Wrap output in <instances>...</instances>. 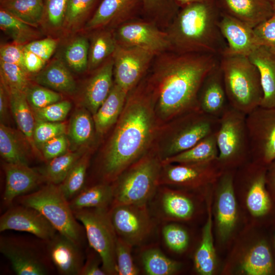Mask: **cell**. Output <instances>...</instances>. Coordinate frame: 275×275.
Segmentation results:
<instances>
[{
	"mask_svg": "<svg viewBox=\"0 0 275 275\" xmlns=\"http://www.w3.org/2000/svg\"><path fill=\"white\" fill-rule=\"evenodd\" d=\"M154 55L149 50L118 43L113 54L115 84L128 93L145 73Z\"/></svg>",
	"mask_w": 275,
	"mask_h": 275,
	"instance_id": "4fadbf2b",
	"label": "cell"
},
{
	"mask_svg": "<svg viewBox=\"0 0 275 275\" xmlns=\"http://www.w3.org/2000/svg\"><path fill=\"white\" fill-rule=\"evenodd\" d=\"M235 171H224L215 181L217 198L216 218L220 238L225 240L230 235L237 220V204L234 193Z\"/></svg>",
	"mask_w": 275,
	"mask_h": 275,
	"instance_id": "e0dca14e",
	"label": "cell"
},
{
	"mask_svg": "<svg viewBox=\"0 0 275 275\" xmlns=\"http://www.w3.org/2000/svg\"><path fill=\"white\" fill-rule=\"evenodd\" d=\"M118 44L115 37L108 31L95 35L89 47L88 68L97 67L110 56L113 55Z\"/></svg>",
	"mask_w": 275,
	"mask_h": 275,
	"instance_id": "60d3db41",
	"label": "cell"
},
{
	"mask_svg": "<svg viewBox=\"0 0 275 275\" xmlns=\"http://www.w3.org/2000/svg\"><path fill=\"white\" fill-rule=\"evenodd\" d=\"M24 49V45L15 42L12 44H3L0 47V61L16 64L24 69L23 65Z\"/></svg>",
	"mask_w": 275,
	"mask_h": 275,
	"instance_id": "11a10c76",
	"label": "cell"
},
{
	"mask_svg": "<svg viewBox=\"0 0 275 275\" xmlns=\"http://www.w3.org/2000/svg\"><path fill=\"white\" fill-rule=\"evenodd\" d=\"M242 269L249 275H269L274 272L272 256L266 242H259L250 250L242 263Z\"/></svg>",
	"mask_w": 275,
	"mask_h": 275,
	"instance_id": "e575fe53",
	"label": "cell"
},
{
	"mask_svg": "<svg viewBox=\"0 0 275 275\" xmlns=\"http://www.w3.org/2000/svg\"><path fill=\"white\" fill-rule=\"evenodd\" d=\"M14 230L31 233L46 241L58 232L36 209L24 205L13 207L0 218V231Z\"/></svg>",
	"mask_w": 275,
	"mask_h": 275,
	"instance_id": "9a60e30c",
	"label": "cell"
},
{
	"mask_svg": "<svg viewBox=\"0 0 275 275\" xmlns=\"http://www.w3.org/2000/svg\"><path fill=\"white\" fill-rule=\"evenodd\" d=\"M132 246L117 236L115 257L118 275H138L140 270L131 255Z\"/></svg>",
	"mask_w": 275,
	"mask_h": 275,
	"instance_id": "bcb514c9",
	"label": "cell"
},
{
	"mask_svg": "<svg viewBox=\"0 0 275 275\" xmlns=\"http://www.w3.org/2000/svg\"><path fill=\"white\" fill-rule=\"evenodd\" d=\"M82 153L80 151H68L48 161L40 173L48 183L60 185Z\"/></svg>",
	"mask_w": 275,
	"mask_h": 275,
	"instance_id": "74e56055",
	"label": "cell"
},
{
	"mask_svg": "<svg viewBox=\"0 0 275 275\" xmlns=\"http://www.w3.org/2000/svg\"><path fill=\"white\" fill-rule=\"evenodd\" d=\"M39 85L58 92L72 94L76 85L67 66L60 60H54L39 71L35 77Z\"/></svg>",
	"mask_w": 275,
	"mask_h": 275,
	"instance_id": "f1b7e54d",
	"label": "cell"
},
{
	"mask_svg": "<svg viewBox=\"0 0 275 275\" xmlns=\"http://www.w3.org/2000/svg\"><path fill=\"white\" fill-rule=\"evenodd\" d=\"M161 166L159 155L148 154L129 167L114 181L112 205L148 204L159 186Z\"/></svg>",
	"mask_w": 275,
	"mask_h": 275,
	"instance_id": "5b68a950",
	"label": "cell"
},
{
	"mask_svg": "<svg viewBox=\"0 0 275 275\" xmlns=\"http://www.w3.org/2000/svg\"><path fill=\"white\" fill-rule=\"evenodd\" d=\"M207 0H175L176 2L178 5L182 7L194 3L203 2Z\"/></svg>",
	"mask_w": 275,
	"mask_h": 275,
	"instance_id": "be15d7a7",
	"label": "cell"
},
{
	"mask_svg": "<svg viewBox=\"0 0 275 275\" xmlns=\"http://www.w3.org/2000/svg\"><path fill=\"white\" fill-rule=\"evenodd\" d=\"M4 167L6 183L3 201L7 205L16 198L34 190L44 180L40 173L28 164L6 162Z\"/></svg>",
	"mask_w": 275,
	"mask_h": 275,
	"instance_id": "603a6c76",
	"label": "cell"
},
{
	"mask_svg": "<svg viewBox=\"0 0 275 275\" xmlns=\"http://www.w3.org/2000/svg\"><path fill=\"white\" fill-rule=\"evenodd\" d=\"M0 153L7 163L28 165L25 153L17 135L3 123L0 124Z\"/></svg>",
	"mask_w": 275,
	"mask_h": 275,
	"instance_id": "ab89813d",
	"label": "cell"
},
{
	"mask_svg": "<svg viewBox=\"0 0 275 275\" xmlns=\"http://www.w3.org/2000/svg\"><path fill=\"white\" fill-rule=\"evenodd\" d=\"M221 11L214 0L183 7L167 33L176 53H203L221 56L227 48L218 22Z\"/></svg>",
	"mask_w": 275,
	"mask_h": 275,
	"instance_id": "3957f363",
	"label": "cell"
},
{
	"mask_svg": "<svg viewBox=\"0 0 275 275\" xmlns=\"http://www.w3.org/2000/svg\"><path fill=\"white\" fill-rule=\"evenodd\" d=\"M250 160L267 166L275 159V107L261 106L246 116Z\"/></svg>",
	"mask_w": 275,
	"mask_h": 275,
	"instance_id": "8fae6325",
	"label": "cell"
},
{
	"mask_svg": "<svg viewBox=\"0 0 275 275\" xmlns=\"http://www.w3.org/2000/svg\"><path fill=\"white\" fill-rule=\"evenodd\" d=\"M89 159L88 153L83 154L73 166L63 182L59 185L62 193L69 201L82 189Z\"/></svg>",
	"mask_w": 275,
	"mask_h": 275,
	"instance_id": "b9f144b4",
	"label": "cell"
},
{
	"mask_svg": "<svg viewBox=\"0 0 275 275\" xmlns=\"http://www.w3.org/2000/svg\"><path fill=\"white\" fill-rule=\"evenodd\" d=\"M274 247H275V235H274Z\"/></svg>",
	"mask_w": 275,
	"mask_h": 275,
	"instance_id": "03108f58",
	"label": "cell"
},
{
	"mask_svg": "<svg viewBox=\"0 0 275 275\" xmlns=\"http://www.w3.org/2000/svg\"><path fill=\"white\" fill-rule=\"evenodd\" d=\"M102 267V261L99 256H90L83 264L79 275H106Z\"/></svg>",
	"mask_w": 275,
	"mask_h": 275,
	"instance_id": "680465c9",
	"label": "cell"
},
{
	"mask_svg": "<svg viewBox=\"0 0 275 275\" xmlns=\"http://www.w3.org/2000/svg\"><path fill=\"white\" fill-rule=\"evenodd\" d=\"M3 1H5V0H1V2Z\"/></svg>",
	"mask_w": 275,
	"mask_h": 275,
	"instance_id": "003e7915",
	"label": "cell"
},
{
	"mask_svg": "<svg viewBox=\"0 0 275 275\" xmlns=\"http://www.w3.org/2000/svg\"><path fill=\"white\" fill-rule=\"evenodd\" d=\"M158 188L154 196L157 216L164 222L186 221L195 212L193 199L186 193L168 188Z\"/></svg>",
	"mask_w": 275,
	"mask_h": 275,
	"instance_id": "ffe728a7",
	"label": "cell"
},
{
	"mask_svg": "<svg viewBox=\"0 0 275 275\" xmlns=\"http://www.w3.org/2000/svg\"><path fill=\"white\" fill-rule=\"evenodd\" d=\"M218 25L227 46L222 55L249 57L259 46L254 28L244 22L221 12Z\"/></svg>",
	"mask_w": 275,
	"mask_h": 275,
	"instance_id": "ac0fdd59",
	"label": "cell"
},
{
	"mask_svg": "<svg viewBox=\"0 0 275 275\" xmlns=\"http://www.w3.org/2000/svg\"><path fill=\"white\" fill-rule=\"evenodd\" d=\"M200 110L219 118L230 106L219 63L206 76L197 97Z\"/></svg>",
	"mask_w": 275,
	"mask_h": 275,
	"instance_id": "d6986e66",
	"label": "cell"
},
{
	"mask_svg": "<svg viewBox=\"0 0 275 275\" xmlns=\"http://www.w3.org/2000/svg\"><path fill=\"white\" fill-rule=\"evenodd\" d=\"M219 59L210 53L175 52L160 61L152 75L150 90L156 117L170 121L199 109L200 87Z\"/></svg>",
	"mask_w": 275,
	"mask_h": 275,
	"instance_id": "6da1fadb",
	"label": "cell"
},
{
	"mask_svg": "<svg viewBox=\"0 0 275 275\" xmlns=\"http://www.w3.org/2000/svg\"><path fill=\"white\" fill-rule=\"evenodd\" d=\"M114 200L113 185L107 182L82 189L69 204L73 211L86 208H109Z\"/></svg>",
	"mask_w": 275,
	"mask_h": 275,
	"instance_id": "f546056e",
	"label": "cell"
},
{
	"mask_svg": "<svg viewBox=\"0 0 275 275\" xmlns=\"http://www.w3.org/2000/svg\"><path fill=\"white\" fill-rule=\"evenodd\" d=\"M67 130L65 122H51L36 119L34 130V143L40 150L45 143L57 136L66 134Z\"/></svg>",
	"mask_w": 275,
	"mask_h": 275,
	"instance_id": "c3c4849f",
	"label": "cell"
},
{
	"mask_svg": "<svg viewBox=\"0 0 275 275\" xmlns=\"http://www.w3.org/2000/svg\"><path fill=\"white\" fill-rule=\"evenodd\" d=\"M156 117L150 92L136 91L127 98L102 161L107 182H114L145 155L153 139Z\"/></svg>",
	"mask_w": 275,
	"mask_h": 275,
	"instance_id": "7a4b0ae2",
	"label": "cell"
},
{
	"mask_svg": "<svg viewBox=\"0 0 275 275\" xmlns=\"http://www.w3.org/2000/svg\"><path fill=\"white\" fill-rule=\"evenodd\" d=\"M114 61H106L88 81L83 93L85 106L93 115L106 99L113 86Z\"/></svg>",
	"mask_w": 275,
	"mask_h": 275,
	"instance_id": "d4e9b609",
	"label": "cell"
},
{
	"mask_svg": "<svg viewBox=\"0 0 275 275\" xmlns=\"http://www.w3.org/2000/svg\"><path fill=\"white\" fill-rule=\"evenodd\" d=\"M45 63L46 62L37 55L25 48L23 65L28 73H38L43 68Z\"/></svg>",
	"mask_w": 275,
	"mask_h": 275,
	"instance_id": "6f0895ef",
	"label": "cell"
},
{
	"mask_svg": "<svg viewBox=\"0 0 275 275\" xmlns=\"http://www.w3.org/2000/svg\"><path fill=\"white\" fill-rule=\"evenodd\" d=\"M71 108L70 102L68 100H61L43 108L33 110L36 119L60 122L65 120Z\"/></svg>",
	"mask_w": 275,
	"mask_h": 275,
	"instance_id": "681fc988",
	"label": "cell"
},
{
	"mask_svg": "<svg viewBox=\"0 0 275 275\" xmlns=\"http://www.w3.org/2000/svg\"><path fill=\"white\" fill-rule=\"evenodd\" d=\"M219 65L232 107L248 115L261 105L263 93L260 74L248 56L224 54Z\"/></svg>",
	"mask_w": 275,
	"mask_h": 275,
	"instance_id": "277c9868",
	"label": "cell"
},
{
	"mask_svg": "<svg viewBox=\"0 0 275 275\" xmlns=\"http://www.w3.org/2000/svg\"><path fill=\"white\" fill-rule=\"evenodd\" d=\"M128 93L115 84L93 119L96 132L105 133L118 121L124 107Z\"/></svg>",
	"mask_w": 275,
	"mask_h": 275,
	"instance_id": "83f0119b",
	"label": "cell"
},
{
	"mask_svg": "<svg viewBox=\"0 0 275 275\" xmlns=\"http://www.w3.org/2000/svg\"><path fill=\"white\" fill-rule=\"evenodd\" d=\"M212 221L208 210L207 221L203 227L201 243L195 255V267L201 275H211L215 266V253L212 233Z\"/></svg>",
	"mask_w": 275,
	"mask_h": 275,
	"instance_id": "d6a6232c",
	"label": "cell"
},
{
	"mask_svg": "<svg viewBox=\"0 0 275 275\" xmlns=\"http://www.w3.org/2000/svg\"><path fill=\"white\" fill-rule=\"evenodd\" d=\"M266 183L270 195L275 200V159L266 166Z\"/></svg>",
	"mask_w": 275,
	"mask_h": 275,
	"instance_id": "94428289",
	"label": "cell"
},
{
	"mask_svg": "<svg viewBox=\"0 0 275 275\" xmlns=\"http://www.w3.org/2000/svg\"><path fill=\"white\" fill-rule=\"evenodd\" d=\"M162 1V0H143L145 7L149 9L156 8Z\"/></svg>",
	"mask_w": 275,
	"mask_h": 275,
	"instance_id": "6125c7cd",
	"label": "cell"
},
{
	"mask_svg": "<svg viewBox=\"0 0 275 275\" xmlns=\"http://www.w3.org/2000/svg\"><path fill=\"white\" fill-rule=\"evenodd\" d=\"M96 0H68L65 21L72 25L80 21L90 11Z\"/></svg>",
	"mask_w": 275,
	"mask_h": 275,
	"instance_id": "db71d44e",
	"label": "cell"
},
{
	"mask_svg": "<svg viewBox=\"0 0 275 275\" xmlns=\"http://www.w3.org/2000/svg\"><path fill=\"white\" fill-rule=\"evenodd\" d=\"M94 119L89 112L85 108L78 109L73 114L68 128L69 143L77 147L89 144L94 136Z\"/></svg>",
	"mask_w": 275,
	"mask_h": 275,
	"instance_id": "8d00e7d4",
	"label": "cell"
},
{
	"mask_svg": "<svg viewBox=\"0 0 275 275\" xmlns=\"http://www.w3.org/2000/svg\"><path fill=\"white\" fill-rule=\"evenodd\" d=\"M1 253L11 264L18 275H45L48 269L39 255L28 246L17 241L2 238Z\"/></svg>",
	"mask_w": 275,
	"mask_h": 275,
	"instance_id": "44dd1931",
	"label": "cell"
},
{
	"mask_svg": "<svg viewBox=\"0 0 275 275\" xmlns=\"http://www.w3.org/2000/svg\"><path fill=\"white\" fill-rule=\"evenodd\" d=\"M259 45L267 47L275 51V13L254 28Z\"/></svg>",
	"mask_w": 275,
	"mask_h": 275,
	"instance_id": "816d5d0a",
	"label": "cell"
},
{
	"mask_svg": "<svg viewBox=\"0 0 275 275\" xmlns=\"http://www.w3.org/2000/svg\"><path fill=\"white\" fill-rule=\"evenodd\" d=\"M218 151L215 133L189 149L161 160L162 163H196L216 159Z\"/></svg>",
	"mask_w": 275,
	"mask_h": 275,
	"instance_id": "1f68e13d",
	"label": "cell"
},
{
	"mask_svg": "<svg viewBox=\"0 0 275 275\" xmlns=\"http://www.w3.org/2000/svg\"><path fill=\"white\" fill-rule=\"evenodd\" d=\"M1 4V8L33 27L39 25L44 15L43 0H5Z\"/></svg>",
	"mask_w": 275,
	"mask_h": 275,
	"instance_id": "d590c367",
	"label": "cell"
},
{
	"mask_svg": "<svg viewBox=\"0 0 275 275\" xmlns=\"http://www.w3.org/2000/svg\"><path fill=\"white\" fill-rule=\"evenodd\" d=\"M69 140L66 134L57 136L45 143L40 148L43 159L49 161L68 152Z\"/></svg>",
	"mask_w": 275,
	"mask_h": 275,
	"instance_id": "f5cc1de1",
	"label": "cell"
},
{
	"mask_svg": "<svg viewBox=\"0 0 275 275\" xmlns=\"http://www.w3.org/2000/svg\"><path fill=\"white\" fill-rule=\"evenodd\" d=\"M220 11L253 28L274 13L269 0H214Z\"/></svg>",
	"mask_w": 275,
	"mask_h": 275,
	"instance_id": "cb8c5ba5",
	"label": "cell"
},
{
	"mask_svg": "<svg viewBox=\"0 0 275 275\" xmlns=\"http://www.w3.org/2000/svg\"><path fill=\"white\" fill-rule=\"evenodd\" d=\"M0 28L15 43L25 45L37 36L33 26L2 8L0 11Z\"/></svg>",
	"mask_w": 275,
	"mask_h": 275,
	"instance_id": "f35d334b",
	"label": "cell"
},
{
	"mask_svg": "<svg viewBox=\"0 0 275 275\" xmlns=\"http://www.w3.org/2000/svg\"><path fill=\"white\" fill-rule=\"evenodd\" d=\"M275 13V0H269Z\"/></svg>",
	"mask_w": 275,
	"mask_h": 275,
	"instance_id": "e7e4bbea",
	"label": "cell"
},
{
	"mask_svg": "<svg viewBox=\"0 0 275 275\" xmlns=\"http://www.w3.org/2000/svg\"><path fill=\"white\" fill-rule=\"evenodd\" d=\"M19 200L22 205L39 211L58 232L79 243L80 226L59 185L48 183L36 191L20 196Z\"/></svg>",
	"mask_w": 275,
	"mask_h": 275,
	"instance_id": "52a82bcc",
	"label": "cell"
},
{
	"mask_svg": "<svg viewBox=\"0 0 275 275\" xmlns=\"http://www.w3.org/2000/svg\"><path fill=\"white\" fill-rule=\"evenodd\" d=\"M135 0H103L92 18L87 22L88 29L101 28L121 21L129 14Z\"/></svg>",
	"mask_w": 275,
	"mask_h": 275,
	"instance_id": "4dcf8cb0",
	"label": "cell"
},
{
	"mask_svg": "<svg viewBox=\"0 0 275 275\" xmlns=\"http://www.w3.org/2000/svg\"><path fill=\"white\" fill-rule=\"evenodd\" d=\"M57 46L56 40L45 38L32 41L24 45V47L46 62L55 51Z\"/></svg>",
	"mask_w": 275,
	"mask_h": 275,
	"instance_id": "9f6ffc18",
	"label": "cell"
},
{
	"mask_svg": "<svg viewBox=\"0 0 275 275\" xmlns=\"http://www.w3.org/2000/svg\"><path fill=\"white\" fill-rule=\"evenodd\" d=\"M68 2V0H45L44 14L51 26L59 28L64 23Z\"/></svg>",
	"mask_w": 275,
	"mask_h": 275,
	"instance_id": "f907efd6",
	"label": "cell"
},
{
	"mask_svg": "<svg viewBox=\"0 0 275 275\" xmlns=\"http://www.w3.org/2000/svg\"><path fill=\"white\" fill-rule=\"evenodd\" d=\"M48 242L49 256L58 272L63 275L79 274L84 264L78 244L59 232Z\"/></svg>",
	"mask_w": 275,
	"mask_h": 275,
	"instance_id": "7402d4cb",
	"label": "cell"
},
{
	"mask_svg": "<svg viewBox=\"0 0 275 275\" xmlns=\"http://www.w3.org/2000/svg\"><path fill=\"white\" fill-rule=\"evenodd\" d=\"M147 205L115 204L109 209L117 236L132 246L145 242L154 230L155 221Z\"/></svg>",
	"mask_w": 275,
	"mask_h": 275,
	"instance_id": "30bf717a",
	"label": "cell"
},
{
	"mask_svg": "<svg viewBox=\"0 0 275 275\" xmlns=\"http://www.w3.org/2000/svg\"><path fill=\"white\" fill-rule=\"evenodd\" d=\"M234 177L247 188L246 204L255 217H262L271 210L272 203L266 183V166L250 160L239 167Z\"/></svg>",
	"mask_w": 275,
	"mask_h": 275,
	"instance_id": "5bb4252c",
	"label": "cell"
},
{
	"mask_svg": "<svg viewBox=\"0 0 275 275\" xmlns=\"http://www.w3.org/2000/svg\"><path fill=\"white\" fill-rule=\"evenodd\" d=\"M219 118L199 109L185 113L174 119L169 128L167 141L158 154L161 159L193 147L207 136L216 132Z\"/></svg>",
	"mask_w": 275,
	"mask_h": 275,
	"instance_id": "ba28073f",
	"label": "cell"
},
{
	"mask_svg": "<svg viewBox=\"0 0 275 275\" xmlns=\"http://www.w3.org/2000/svg\"><path fill=\"white\" fill-rule=\"evenodd\" d=\"M223 172L216 159L196 163H162L159 186L190 189L206 186L214 184Z\"/></svg>",
	"mask_w": 275,
	"mask_h": 275,
	"instance_id": "7c38bea8",
	"label": "cell"
},
{
	"mask_svg": "<svg viewBox=\"0 0 275 275\" xmlns=\"http://www.w3.org/2000/svg\"><path fill=\"white\" fill-rule=\"evenodd\" d=\"M140 259L143 269L148 275L175 274L181 266L179 262L169 258L156 247L144 249Z\"/></svg>",
	"mask_w": 275,
	"mask_h": 275,
	"instance_id": "836d02e7",
	"label": "cell"
},
{
	"mask_svg": "<svg viewBox=\"0 0 275 275\" xmlns=\"http://www.w3.org/2000/svg\"><path fill=\"white\" fill-rule=\"evenodd\" d=\"M9 104L8 91L1 81L0 86V119L1 123H5L8 118V105Z\"/></svg>",
	"mask_w": 275,
	"mask_h": 275,
	"instance_id": "91938a15",
	"label": "cell"
},
{
	"mask_svg": "<svg viewBox=\"0 0 275 275\" xmlns=\"http://www.w3.org/2000/svg\"><path fill=\"white\" fill-rule=\"evenodd\" d=\"M83 225L89 244L100 256L107 274H117L115 250L117 235L111 223L108 208H86L73 211Z\"/></svg>",
	"mask_w": 275,
	"mask_h": 275,
	"instance_id": "9c48e42d",
	"label": "cell"
},
{
	"mask_svg": "<svg viewBox=\"0 0 275 275\" xmlns=\"http://www.w3.org/2000/svg\"><path fill=\"white\" fill-rule=\"evenodd\" d=\"M6 88L8 93L10 109L19 129L34 153L39 158L43 159L40 151L34 143V130L36 119L25 92L15 89Z\"/></svg>",
	"mask_w": 275,
	"mask_h": 275,
	"instance_id": "4316f807",
	"label": "cell"
},
{
	"mask_svg": "<svg viewBox=\"0 0 275 275\" xmlns=\"http://www.w3.org/2000/svg\"><path fill=\"white\" fill-rule=\"evenodd\" d=\"M1 82L7 88L24 92L30 85L28 72L16 64L0 61Z\"/></svg>",
	"mask_w": 275,
	"mask_h": 275,
	"instance_id": "ee69618b",
	"label": "cell"
},
{
	"mask_svg": "<svg viewBox=\"0 0 275 275\" xmlns=\"http://www.w3.org/2000/svg\"><path fill=\"white\" fill-rule=\"evenodd\" d=\"M89 47L84 37L73 40L65 49L64 56L66 65L76 72L85 71L88 68Z\"/></svg>",
	"mask_w": 275,
	"mask_h": 275,
	"instance_id": "7bdbcfd3",
	"label": "cell"
},
{
	"mask_svg": "<svg viewBox=\"0 0 275 275\" xmlns=\"http://www.w3.org/2000/svg\"><path fill=\"white\" fill-rule=\"evenodd\" d=\"M248 57L260 74L263 93L260 106L275 107V51L259 45Z\"/></svg>",
	"mask_w": 275,
	"mask_h": 275,
	"instance_id": "484cf974",
	"label": "cell"
},
{
	"mask_svg": "<svg viewBox=\"0 0 275 275\" xmlns=\"http://www.w3.org/2000/svg\"><path fill=\"white\" fill-rule=\"evenodd\" d=\"M25 93L33 109L43 108L62 100V96L59 92L41 85H30Z\"/></svg>",
	"mask_w": 275,
	"mask_h": 275,
	"instance_id": "7dc6e473",
	"label": "cell"
},
{
	"mask_svg": "<svg viewBox=\"0 0 275 275\" xmlns=\"http://www.w3.org/2000/svg\"><path fill=\"white\" fill-rule=\"evenodd\" d=\"M246 116L230 106L219 118L215 132L216 160L223 171H234L250 160Z\"/></svg>",
	"mask_w": 275,
	"mask_h": 275,
	"instance_id": "8992f818",
	"label": "cell"
},
{
	"mask_svg": "<svg viewBox=\"0 0 275 275\" xmlns=\"http://www.w3.org/2000/svg\"><path fill=\"white\" fill-rule=\"evenodd\" d=\"M116 35L120 44L142 48L155 54L171 48L168 33L149 23H124L118 28Z\"/></svg>",
	"mask_w": 275,
	"mask_h": 275,
	"instance_id": "2e32d148",
	"label": "cell"
},
{
	"mask_svg": "<svg viewBox=\"0 0 275 275\" xmlns=\"http://www.w3.org/2000/svg\"><path fill=\"white\" fill-rule=\"evenodd\" d=\"M161 234L166 246L174 252L181 253L188 247L189 242L188 232L177 224H166L162 228Z\"/></svg>",
	"mask_w": 275,
	"mask_h": 275,
	"instance_id": "f6af8a7d",
	"label": "cell"
}]
</instances>
